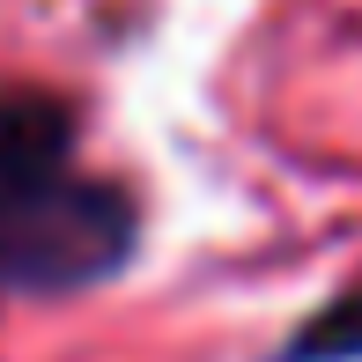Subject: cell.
Returning a JSON list of instances; mask_svg holds the SVG:
<instances>
[{"label":"cell","instance_id":"cell-1","mask_svg":"<svg viewBox=\"0 0 362 362\" xmlns=\"http://www.w3.org/2000/svg\"><path fill=\"white\" fill-rule=\"evenodd\" d=\"M134 244V200L67 156H0V288H81Z\"/></svg>","mask_w":362,"mask_h":362},{"label":"cell","instance_id":"cell-2","mask_svg":"<svg viewBox=\"0 0 362 362\" xmlns=\"http://www.w3.org/2000/svg\"><path fill=\"white\" fill-rule=\"evenodd\" d=\"M348 355H362V288H348L333 310H318L310 333L288 348V362H348Z\"/></svg>","mask_w":362,"mask_h":362}]
</instances>
